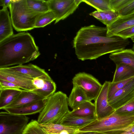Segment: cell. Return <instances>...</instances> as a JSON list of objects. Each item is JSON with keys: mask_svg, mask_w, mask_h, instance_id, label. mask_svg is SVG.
Masks as SVG:
<instances>
[{"mask_svg": "<svg viewBox=\"0 0 134 134\" xmlns=\"http://www.w3.org/2000/svg\"><path fill=\"white\" fill-rule=\"evenodd\" d=\"M45 99H47L32 91L22 90L21 93L18 97L3 110L19 107Z\"/></svg>", "mask_w": 134, "mask_h": 134, "instance_id": "cell-16", "label": "cell"}, {"mask_svg": "<svg viewBox=\"0 0 134 134\" xmlns=\"http://www.w3.org/2000/svg\"><path fill=\"white\" fill-rule=\"evenodd\" d=\"M7 67L12 70L28 76L33 79L36 78H45L49 76L44 69L31 64Z\"/></svg>", "mask_w": 134, "mask_h": 134, "instance_id": "cell-15", "label": "cell"}, {"mask_svg": "<svg viewBox=\"0 0 134 134\" xmlns=\"http://www.w3.org/2000/svg\"><path fill=\"white\" fill-rule=\"evenodd\" d=\"M75 134H106L105 133L94 131H78Z\"/></svg>", "mask_w": 134, "mask_h": 134, "instance_id": "cell-38", "label": "cell"}, {"mask_svg": "<svg viewBox=\"0 0 134 134\" xmlns=\"http://www.w3.org/2000/svg\"><path fill=\"white\" fill-rule=\"evenodd\" d=\"M131 40L134 42V36L131 38Z\"/></svg>", "mask_w": 134, "mask_h": 134, "instance_id": "cell-39", "label": "cell"}, {"mask_svg": "<svg viewBox=\"0 0 134 134\" xmlns=\"http://www.w3.org/2000/svg\"><path fill=\"white\" fill-rule=\"evenodd\" d=\"M69 113L75 116L96 118L95 105L94 103L89 100L83 103L73 109L71 111H70Z\"/></svg>", "mask_w": 134, "mask_h": 134, "instance_id": "cell-23", "label": "cell"}, {"mask_svg": "<svg viewBox=\"0 0 134 134\" xmlns=\"http://www.w3.org/2000/svg\"><path fill=\"white\" fill-rule=\"evenodd\" d=\"M132 49L134 51V43L133 44L132 47Z\"/></svg>", "mask_w": 134, "mask_h": 134, "instance_id": "cell-40", "label": "cell"}, {"mask_svg": "<svg viewBox=\"0 0 134 134\" xmlns=\"http://www.w3.org/2000/svg\"><path fill=\"white\" fill-rule=\"evenodd\" d=\"M118 114L134 116V98L129 102L115 110Z\"/></svg>", "mask_w": 134, "mask_h": 134, "instance_id": "cell-31", "label": "cell"}, {"mask_svg": "<svg viewBox=\"0 0 134 134\" xmlns=\"http://www.w3.org/2000/svg\"><path fill=\"white\" fill-rule=\"evenodd\" d=\"M89 100L83 89L77 86H73L68 101V105L73 109L83 103Z\"/></svg>", "mask_w": 134, "mask_h": 134, "instance_id": "cell-21", "label": "cell"}, {"mask_svg": "<svg viewBox=\"0 0 134 134\" xmlns=\"http://www.w3.org/2000/svg\"><path fill=\"white\" fill-rule=\"evenodd\" d=\"M110 82L105 81L104 82L99 94L94 100L96 119H100L108 116L115 110L109 104L108 100Z\"/></svg>", "mask_w": 134, "mask_h": 134, "instance_id": "cell-10", "label": "cell"}, {"mask_svg": "<svg viewBox=\"0 0 134 134\" xmlns=\"http://www.w3.org/2000/svg\"><path fill=\"white\" fill-rule=\"evenodd\" d=\"M116 82H110L108 92V100L118 91L123 88L133 77Z\"/></svg>", "mask_w": 134, "mask_h": 134, "instance_id": "cell-29", "label": "cell"}, {"mask_svg": "<svg viewBox=\"0 0 134 134\" xmlns=\"http://www.w3.org/2000/svg\"><path fill=\"white\" fill-rule=\"evenodd\" d=\"M115 35L126 39L133 37L134 36V26L122 30Z\"/></svg>", "mask_w": 134, "mask_h": 134, "instance_id": "cell-34", "label": "cell"}, {"mask_svg": "<svg viewBox=\"0 0 134 134\" xmlns=\"http://www.w3.org/2000/svg\"><path fill=\"white\" fill-rule=\"evenodd\" d=\"M47 99L33 102L18 107L4 109L10 113L17 115L26 116L40 113L46 104Z\"/></svg>", "mask_w": 134, "mask_h": 134, "instance_id": "cell-14", "label": "cell"}, {"mask_svg": "<svg viewBox=\"0 0 134 134\" xmlns=\"http://www.w3.org/2000/svg\"><path fill=\"white\" fill-rule=\"evenodd\" d=\"M18 88H0V109H3L13 102L21 93Z\"/></svg>", "mask_w": 134, "mask_h": 134, "instance_id": "cell-20", "label": "cell"}, {"mask_svg": "<svg viewBox=\"0 0 134 134\" xmlns=\"http://www.w3.org/2000/svg\"><path fill=\"white\" fill-rule=\"evenodd\" d=\"M110 0H82L83 2L94 8L98 11L111 10Z\"/></svg>", "mask_w": 134, "mask_h": 134, "instance_id": "cell-28", "label": "cell"}, {"mask_svg": "<svg viewBox=\"0 0 134 134\" xmlns=\"http://www.w3.org/2000/svg\"><path fill=\"white\" fill-rule=\"evenodd\" d=\"M131 0H110L111 10L116 13L124 7Z\"/></svg>", "mask_w": 134, "mask_h": 134, "instance_id": "cell-32", "label": "cell"}, {"mask_svg": "<svg viewBox=\"0 0 134 134\" xmlns=\"http://www.w3.org/2000/svg\"><path fill=\"white\" fill-rule=\"evenodd\" d=\"M68 97L63 92H55L47 99L45 106L39 113L37 121L40 124H60L65 115L70 112Z\"/></svg>", "mask_w": 134, "mask_h": 134, "instance_id": "cell-3", "label": "cell"}, {"mask_svg": "<svg viewBox=\"0 0 134 134\" xmlns=\"http://www.w3.org/2000/svg\"><path fill=\"white\" fill-rule=\"evenodd\" d=\"M56 17L54 13L49 10L41 14L37 18L35 25V28L43 27L55 20Z\"/></svg>", "mask_w": 134, "mask_h": 134, "instance_id": "cell-26", "label": "cell"}, {"mask_svg": "<svg viewBox=\"0 0 134 134\" xmlns=\"http://www.w3.org/2000/svg\"><path fill=\"white\" fill-rule=\"evenodd\" d=\"M26 116L15 115L7 111L0 113V134H22L28 124Z\"/></svg>", "mask_w": 134, "mask_h": 134, "instance_id": "cell-6", "label": "cell"}, {"mask_svg": "<svg viewBox=\"0 0 134 134\" xmlns=\"http://www.w3.org/2000/svg\"><path fill=\"white\" fill-rule=\"evenodd\" d=\"M116 69L112 82L125 80L134 77V69L123 63L116 65Z\"/></svg>", "mask_w": 134, "mask_h": 134, "instance_id": "cell-22", "label": "cell"}, {"mask_svg": "<svg viewBox=\"0 0 134 134\" xmlns=\"http://www.w3.org/2000/svg\"><path fill=\"white\" fill-rule=\"evenodd\" d=\"M109 58L115 64L123 63L134 69V51L131 49H124L111 53Z\"/></svg>", "mask_w": 134, "mask_h": 134, "instance_id": "cell-18", "label": "cell"}, {"mask_svg": "<svg viewBox=\"0 0 134 134\" xmlns=\"http://www.w3.org/2000/svg\"><path fill=\"white\" fill-rule=\"evenodd\" d=\"M134 26V13L124 16H119L110 25L107 26V36L110 37L116 35L118 32Z\"/></svg>", "mask_w": 134, "mask_h": 134, "instance_id": "cell-13", "label": "cell"}, {"mask_svg": "<svg viewBox=\"0 0 134 134\" xmlns=\"http://www.w3.org/2000/svg\"><path fill=\"white\" fill-rule=\"evenodd\" d=\"M103 23L108 26L115 21L119 16L118 13L112 10L95 11L90 14Z\"/></svg>", "mask_w": 134, "mask_h": 134, "instance_id": "cell-24", "label": "cell"}, {"mask_svg": "<svg viewBox=\"0 0 134 134\" xmlns=\"http://www.w3.org/2000/svg\"><path fill=\"white\" fill-rule=\"evenodd\" d=\"M9 8L12 25L17 31L34 29L36 19L42 14L30 8L26 0H12Z\"/></svg>", "mask_w": 134, "mask_h": 134, "instance_id": "cell-4", "label": "cell"}, {"mask_svg": "<svg viewBox=\"0 0 134 134\" xmlns=\"http://www.w3.org/2000/svg\"><path fill=\"white\" fill-rule=\"evenodd\" d=\"M0 79L11 82L23 90L32 91L36 89L32 83L33 79L8 67L0 68Z\"/></svg>", "mask_w": 134, "mask_h": 134, "instance_id": "cell-9", "label": "cell"}, {"mask_svg": "<svg viewBox=\"0 0 134 134\" xmlns=\"http://www.w3.org/2000/svg\"><path fill=\"white\" fill-rule=\"evenodd\" d=\"M134 98V77L123 88L108 100L115 110L123 105Z\"/></svg>", "mask_w": 134, "mask_h": 134, "instance_id": "cell-11", "label": "cell"}, {"mask_svg": "<svg viewBox=\"0 0 134 134\" xmlns=\"http://www.w3.org/2000/svg\"><path fill=\"white\" fill-rule=\"evenodd\" d=\"M134 124V116L121 115L115 111L109 116L96 119L80 127V132L94 131L106 133L128 127Z\"/></svg>", "mask_w": 134, "mask_h": 134, "instance_id": "cell-5", "label": "cell"}, {"mask_svg": "<svg viewBox=\"0 0 134 134\" xmlns=\"http://www.w3.org/2000/svg\"><path fill=\"white\" fill-rule=\"evenodd\" d=\"M22 134H46L42 130L36 120H32L29 123Z\"/></svg>", "mask_w": 134, "mask_h": 134, "instance_id": "cell-30", "label": "cell"}, {"mask_svg": "<svg viewBox=\"0 0 134 134\" xmlns=\"http://www.w3.org/2000/svg\"><path fill=\"white\" fill-rule=\"evenodd\" d=\"M119 16H124L134 13V0L130 1L118 12Z\"/></svg>", "mask_w": 134, "mask_h": 134, "instance_id": "cell-33", "label": "cell"}, {"mask_svg": "<svg viewBox=\"0 0 134 134\" xmlns=\"http://www.w3.org/2000/svg\"><path fill=\"white\" fill-rule=\"evenodd\" d=\"M9 12L7 8L0 10V42L13 34Z\"/></svg>", "mask_w": 134, "mask_h": 134, "instance_id": "cell-17", "label": "cell"}, {"mask_svg": "<svg viewBox=\"0 0 134 134\" xmlns=\"http://www.w3.org/2000/svg\"><path fill=\"white\" fill-rule=\"evenodd\" d=\"M19 88L16 85L11 82L0 79V88Z\"/></svg>", "mask_w": 134, "mask_h": 134, "instance_id": "cell-36", "label": "cell"}, {"mask_svg": "<svg viewBox=\"0 0 134 134\" xmlns=\"http://www.w3.org/2000/svg\"><path fill=\"white\" fill-rule=\"evenodd\" d=\"M105 133L106 134H134V124L124 128Z\"/></svg>", "mask_w": 134, "mask_h": 134, "instance_id": "cell-35", "label": "cell"}, {"mask_svg": "<svg viewBox=\"0 0 134 134\" xmlns=\"http://www.w3.org/2000/svg\"><path fill=\"white\" fill-rule=\"evenodd\" d=\"M96 119L94 117H81L73 116L69 112L66 114L59 124L65 126L79 128L85 126Z\"/></svg>", "mask_w": 134, "mask_h": 134, "instance_id": "cell-19", "label": "cell"}, {"mask_svg": "<svg viewBox=\"0 0 134 134\" xmlns=\"http://www.w3.org/2000/svg\"><path fill=\"white\" fill-rule=\"evenodd\" d=\"M39 124L43 131L46 134H59L64 130L77 132L79 129L78 127L67 126L59 124L48 123Z\"/></svg>", "mask_w": 134, "mask_h": 134, "instance_id": "cell-25", "label": "cell"}, {"mask_svg": "<svg viewBox=\"0 0 134 134\" xmlns=\"http://www.w3.org/2000/svg\"><path fill=\"white\" fill-rule=\"evenodd\" d=\"M47 2L49 10L56 17L55 24L73 13L83 1L82 0H48Z\"/></svg>", "mask_w": 134, "mask_h": 134, "instance_id": "cell-8", "label": "cell"}, {"mask_svg": "<svg viewBox=\"0 0 134 134\" xmlns=\"http://www.w3.org/2000/svg\"><path fill=\"white\" fill-rule=\"evenodd\" d=\"M34 37L27 32L13 34L0 42V68L23 65L40 55Z\"/></svg>", "mask_w": 134, "mask_h": 134, "instance_id": "cell-2", "label": "cell"}, {"mask_svg": "<svg viewBox=\"0 0 134 134\" xmlns=\"http://www.w3.org/2000/svg\"><path fill=\"white\" fill-rule=\"evenodd\" d=\"M107 29L92 25L81 27L73 41L77 58L84 61L96 59L104 55L118 52L129 45L128 39L114 35L107 36Z\"/></svg>", "mask_w": 134, "mask_h": 134, "instance_id": "cell-1", "label": "cell"}, {"mask_svg": "<svg viewBox=\"0 0 134 134\" xmlns=\"http://www.w3.org/2000/svg\"><path fill=\"white\" fill-rule=\"evenodd\" d=\"M72 83L73 86H79L83 89L91 101L95 100L102 86L93 76L84 72L76 74L72 79Z\"/></svg>", "mask_w": 134, "mask_h": 134, "instance_id": "cell-7", "label": "cell"}, {"mask_svg": "<svg viewBox=\"0 0 134 134\" xmlns=\"http://www.w3.org/2000/svg\"><path fill=\"white\" fill-rule=\"evenodd\" d=\"M32 81L36 89L32 91L45 99L55 93L56 85L50 76L46 78L34 79Z\"/></svg>", "mask_w": 134, "mask_h": 134, "instance_id": "cell-12", "label": "cell"}, {"mask_svg": "<svg viewBox=\"0 0 134 134\" xmlns=\"http://www.w3.org/2000/svg\"><path fill=\"white\" fill-rule=\"evenodd\" d=\"M12 0H0V6L3 7L9 8Z\"/></svg>", "mask_w": 134, "mask_h": 134, "instance_id": "cell-37", "label": "cell"}, {"mask_svg": "<svg viewBox=\"0 0 134 134\" xmlns=\"http://www.w3.org/2000/svg\"><path fill=\"white\" fill-rule=\"evenodd\" d=\"M28 7L37 12L43 13L49 11L47 1L26 0Z\"/></svg>", "mask_w": 134, "mask_h": 134, "instance_id": "cell-27", "label": "cell"}]
</instances>
